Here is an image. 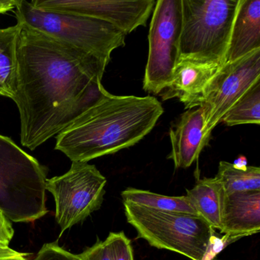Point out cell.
<instances>
[{"instance_id":"6da1fadb","label":"cell","mask_w":260,"mask_h":260,"mask_svg":"<svg viewBox=\"0 0 260 260\" xmlns=\"http://www.w3.org/2000/svg\"><path fill=\"white\" fill-rule=\"evenodd\" d=\"M22 25L13 101L21 143L34 150L110 95L102 84L109 63Z\"/></svg>"},{"instance_id":"7a4b0ae2","label":"cell","mask_w":260,"mask_h":260,"mask_svg":"<svg viewBox=\"0 0 260 260\" xmlns=\"http://www.w3.org/2000/svg\"><path fill=\"white\" fill-rule=\"evenodd\" d=\"M154 97L118 96L99 102L56 136L55 150L72 162H88L138 144L164 114Z\"/></svg>"},{"instance_id":"3957f363","label":"cell","mask_w":260,"mask_h":260,"mask_svg":"<svg viewBox=\"0 0 260 260\" xmlns=\"http://www.w3.org/2000/svg\"><path fill=\"white\" fill-rule=\"evenodd\" d=\"M48 170L11 138L0 135V211L28 223L46 215Z\"/></svg>"},{"instance_id":"277c9868","label":"cell","mask_w":260,"mask_h":260,"mask_svg":"<svg viewBox=\"0 0 260 260\" xmlns=\"http://www.w3.org/2000/svg\"><path fill=\"white\" fill-rule=\"evenodd\" d=\"M239 4L240 0H182L179 60L224 65Z\"/></svg>"},{"instance_id":"5b68a950","label":"cell","mask_w":260,"mask_h":260,"mask_svg":"<svg viewBox=\"0 0 260 260\" xmlns=\"http://www.w3.org/2000/svg\"><path fill=\"white\" fill-rule=\"evenodd\" d=\"M123 203L127 222L136 230L138 238L153 247L173 251L191 260H206L215 232L205 219Z\"/></svg>"},{"instance_id":"8992f818","label":"cell","mask_w":260,"mask_h":260,"mask_svg":"<svg viewBox=\"0 0 260 260\" xmlns=\"http://www.w3.org/2000/svg\"><path fill=\"white\" fill-rule=\"evenodd\" d=\"M15 9L18 23L108 63L112 51L125 45V33L112 24L95 18L44 11L26 0H19Z\"/></svg>"},{"instance_id":"52a82bcc","label":"cell","mask_w":260,"mask_h":260,"mask_svg":"<svg viewBox=\"0 0 260 260\" xmlns=\"http://www.w3.org/2000/svg\"><path fill=\"white\" fill-rule=\"evenodd\" d=\"M106 183L107 179L96 167L86 162H72L66 173L47 180L46 191L55 202L60 237L101 208Z\"/></svg>"},{"instance_id":"ba28073f","label":"cell","mask_w":260,"mask_h":260,"mask_svg":"<svg viewBox=\"0 0 260 260\" xmlns=\"http://www.w3.org/2000/svg\"><path fill=\"white\" fill-rule=\"evenodd\" d=\"M182 0H158L149 31V53L144 89L159 95L171 80L179 60Z\"/></svg>"},{"instance_id":"9c48e42d","label":"cell","mask_w":260,"mask_h":260,"mask_svg":"<svg viewBox=\"0 0 260 260\" xmlns=\"http://www.w3.org/2000/svg\"><path fill=\"white\" fill-rule=\"evenodd\" d=\"M260 80V49L234 62L226 63L217 71L205 90L203 109L208 136L233 105Z\"/></svg>"},{"instance_id":"30bf717a","label":"cell","mask_w":260,"mask_h":260,"mask_svg":"<svg viewBox=\"0 0 260 260\" xmlns=\"http://www.w3.org/2000/svg\"><path fill=\"white\" fill-rule=\"evenodd\" d=\"M39 10L95 18L112 24L126 35L145 26L156 5L154 0H34Z\"/></svg>"},{"instance_id":"8fae6325","label":"cell","mask_w":260,"mask_h":260,"mask_svg":"<svg viewBox=\"0 0 260 260\" xmlns=\"http://www.w3.org/2000/svg\"><path fill=\"white\" fill-rule=\"evenodd\" d=\"M172 159L176 169H186L199 159L201 152L211 139L205 129L203 109H188L181 115L170 132Z\"/></svg>"},{"instance_id":"7c38bea8","label":"cell","mask_w":260,"mask_h":260,"mask_svg":"<svg viewBox=\"0 0 260 260\" xmlns=\"http://www.w3.org/2000/svg\"><path fill=\"white\" fill-rule=\"evenodd\" d=\"M218 67L188 60H179L171 80L159 94L164 101L176 98L185 109L200 107L205 90Z\"/></svg>"},{"instance_id":"4fadbf2b","label":"cell","mask_w":260,"mask_h":260,"mask_svg":"<svg viewBox=\"0 0 260 260\" xmlns=\"http://www.w3.org/2000/svg\"><path fill=\"white\" fill-rule=\"evenodd\" d=\"M260 231V191L225 194L222 197L220 232L237 240Z\"/></svg>"},{"instance_id":"5bb4252c","label":"cell","mask_w":260,"mask_h":260,"mask_svg":"<svg viewBox=\"0 0 260 260\" xmlns=\"http://www.w3.org/2000/svg\"><path fill=\"white\" fill-rule=\"evenodd\" d=\"M260 49V0H240L226 53V63Z\"/></svg>"},{"instance_id":"9a60e30c","label":"cell","mask_w":260,"mask_h":260,"mask_svg":"<svg viewBox=\"0 0 260 260\" xmlns=\"http://www.w3.org/2000/svg\"><path fill=\"white\" fill-rule=\"evenodd\" d=\"M22 25L0 28V95L14 100L18 76V48Z\"/></svg>"},{"instance_id":"2e32d148","label":"cell","mask_w":260,"mask_h":260,"mask_svg":"<svg viewBox=\"0 0 260 260\" xmlns=\"http://www.w3.org/2000/svg\"><path fill=\"white\" fill-rule=\"evenodd\" d=\"M223 190L215 178L199 179L187 197L192 202L198 214L214 230L220 229V211Z\"/></svg>"},{"instance_id":"e0dca14e","label":"cell","mask_w":260,"mask_h":260,"mask_svg":"<svg viewBox=\"0 0 260 260\" xmlns=\"http://www.w3.org/2000/svg\"><path fill=\"white\" fill-rule=\"evenodd\" d=\"M123 202L140 205L156 211L199 215L192 202L186 196H167L146 190L127 188L121 191Z\"/></svg>"},{"instance_id":"ac0fdd59","label":"cell","mask_w":260,"mask_h":260,"mask_svg":"<svg viewBox=\"0 0 260 260\" xmlns=\"http://www.w3.org/2000/svg\"><path fill=\"white\" fill-rule=\"evenodd\" d=\"M216 179L221 185L225 194L241 191H260V168L248 166L244 170L234 164L220 161Z\"/></svg>"},{"instance_id":"d6986e66","label":"cell","mask_w":260,"mask_h":260,"mask_svg":"<svg viewBox=\"0 0 260 260\" xmlns=\"http://www.w3.org/2000/svg\"><path fill=\"white\" fill-rule=\"evenodd\" d=\"M221 122L228 126L259 124L260 80L253 83L233 105L222 118Z\"/></svg>"},{"instance_id":"ffe728a7","label":"cell","mask_w":260,"mask_h":260,"mask_svg":"<svg viewBox=\"0 0 260 260\" xmlns=\"http://www.w3.org/2000/svg\"><path fill=\"white\" fill-rule=\"evenodd\" d=\"M106 240L112 260H134L132 242L123 231L110 233Z\"/></svg>"},{"instance_id":"44dd1931","label":"cell","mask_w":260,"mask_h":260,"mask_svg":"<svg viewBox=\"0 0 260 260\" xmlns=\"http://www.w3.org/2000/svg\"><path fill=\"white\" fill-rule=\"evenodd\" d=\"M32 260H82L80 255L71 253L59 246L58 242L45 243Z\"/></svg>"},{"instance_id":"7402d4cb","label":"cell","mask_w":260,"mask_h":260,"mask_svg":"<svg viewBox=\"0 0 260 260\" xmlns=\"http://www.w3.org/2000/svg\"><path fill=\"white\" fill-rule=\"evenodd\" d=\"M82 260H112L107 242L98 240L93 246L79 254Z\"/></svg>"},{"instance_id":"603a6c76","label":"cell","mask_w":260,"mask_h":260,"mask_svg":"<svg viewBox=\"0 0 260 260\" xmlns=\"http://www.w3.org/2000/svg\"><path fill=\"white\" fill-rule=\"evenodd\" d=\"M14 236V230L10 220L0 211V248H8L10 241Z\"/></svg>"},{"instance_id":"cb8c5ba5","label":"cell","mask_w":260,"mask_h":260,"mask_svg":"<svg viewBox=\"0 0 260 260\" xmlns=\"http://www.w3.org/2000/svg\"><path fill=\"white\" fill-rule=\"evenodd\" d=\"M28 253L19 252L8 247L0 252V260H28Z\"/></svg>"},{"instance_id":"d4e9b609","label":"cell","mask_w":260,"mask_h":260,"mask_svg":"<svg viewBox=\"0 0 260 260\" xmlns=\"http://www.w3.org/2000/svg\"><path fill=\"white\" fill-rule=\"evenodd\" d=\"M16 0H0V14H6L16 8Z\"/></svg>"},{"instance_id":"484cf974","label":"cell","mask_w":260,"mask_h":260,"mask_svg":"<svg viewBox=\"0 0 260 260\" xmlns=\"http://www.w3.org/2000/svg\"><path fill=\"white\" fill-rule=\"evenodd\" d=\"M233 164H234V167L238 169H242V170H244L248 167L247 160H246V157L243 156H240V157L237 158Z\"/></svg>"},{"instance_id":"4316f807","label":"cell","mask_w":260,"mask_h":260,"mask_svg":"<svg viewBox=\"0 0 260 260\" xmlns=\"http://www.w3.org/2000/svg\"><path fill=\"white\" fill-rule=\"evenodd\" d=\"M5 249H7V248H5ZM4 249H2V248H0V252H1V251L2 250H4Z\"/></svg>"}]
</instances>
